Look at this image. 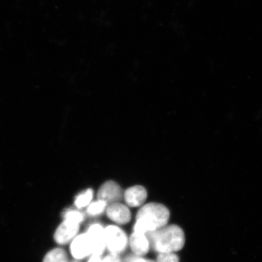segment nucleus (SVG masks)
<instances>
[{"mask_svg":"<svg viewBox=\"0 0 262 262\" xmlns=\"http://www.w3.org/2000/svg\"><path fill=\"white\" fill-rule=\"evenodd\" d=\"M150 247L160 253H174L184 247L185 237L183 229L178 225H166L147 234Z\"/></svg>","mask_w":262,"mask_h":262,"instance_id":"nucleus-1","label":"nucleus"},{"mask_svg":"<svg viewBox=\"0 0 262 262\" xmlns=\"http://www.w3.org/2000/svg\"><path fill=\"white\" fill-rule=\"evenodd\" d=\"M170 217L169 209L162 204L149 203L137 212L134 232L148 234L165 227Z\"/></svg>","mask_w":262,"mask_h":262,"instance_id":"nucleus-2","label":"nucleus"},{"mask_svg":"<svg viewBox=\"0 0 262 262\" xmlns=\"http://www.w3.org/2000/svg\"><path fill=\"white\" fill-rule=\"evenodd\" d=\"M106 248L110 253L120 254L125 251L129 243L127 235L120 227L109 225L104 228Z\"/></svg>","mask_w":262,"mask_h":262,"instance_id":"nucleus-3","label":"nucleus"},{"mask_svg":"<svg viewBox=\"0 0 262 262\" xmlns=\"http://www.w3.org/2000/svg\"><path fill=\"white\" fill-rule=\"evenodd\" d=\"M86 233L93 249L92 255L101 257L106 248L104 228L100 224H93L88 228Z\"/></svg>","mask_w":262,"mask_h":262,"instance_id":"nucleus-4","label":"nucleus"},{"mask_svg":"<svg viewBox=\"0 0 262 262\" xmlns=\"http://www.w3.org/2000/svg\"><path fill=\"white\" fill-rule=\"evenodd\" d=\"M97 198L107 204L119 203L122 199V191L120 186L114 181H107L101 185L98 190Z\"/></svg>","mask_w":262,"mask_h":262,"instance_id":"nucleus-5","label":"nucleus"},{"mask_svg":"<svg viewBox=\"0 0 262 262\" xmlns=\"http://www.w3.org/2000/svg\"><path fill=\"white\" fill-rule=\"evenodd\" d=\"M71 252L77 259H83L92 254L93 249L87 233L81 234L74 238L71 245Z\"/></svg>","mask_w":262,"mask_h":262,"instance_id":"nucleus-6","label":"nucleus"},{"mask_svg":"<svg viewBox=\"0 0 262 262\" xmlns=\"http://www.w3.org/2000/svg\"><path fill=\"white\" fill-rule=\"evenodd\" d=\"M79 229L80 224L64 220L55 231V240L58 244H67L76 236Z\"/></svg>","mask_w":262,"mask_h":262,"instance_id":"nucleus-7","label":"nucleus"},{"mask_svg":"<svg viewBox=\"0 0 262 262\" xmlns=\"http://www.w3.org/2000/svg\"><path fill=\"white\" fill-rule=\"evenodd\" d=\"M106 213L107 217L117 224H128L131 219V213L129 208L120 203L108 206Z\"/></svg>","mask_w":262,"mask_h":262,"instance_id":"nucleus-8","label":"nucleus"},{"mask_svg":"<svg viewBox=\"0 0 262 262\" xmlns=\"http://www.w3.org/2000/svg\"><path fill=\"white\" fill-rule=\"evenodd\" d=\"M129 244L133 253L139 257L144 256L147 254L150 247L147 235L137 232H134L130 235Z\"/></svg>","mask_w":262,"mask_h":262,"instance_id":"nucleus-9","label":"nucleus"},{"mask_svg":"<svg viewBox=\"0 0 262 262\" xmlns=\"http://www.w3.org/2000/svg\"><path fill=\"white\" fill-rule=\"evenodd\" d=\"M147 191L142 186L136 185L126 190L124 199L126 204L130 207H139L146 201Z\"/></svg>","mask_w":262,"mask_h":262,"instance_id":"nucleus-10","label":"nucleus"},{"mask_svg":"<svg viewBox=\"0 0 262 262\" xmlns=\"http://www.w3.org/2000/svg\"><path fill=\"white\" fill-rule=\"evenodd\" d=\"M43 262H68L67 254L62 249L55 248L46 255Z\"/></svg>","mask_w":262,"mask_h":262,"instance_id":"nucleus-11","label":"nucleus"},{"mask_svg":"<svg viewBox=\"0 0 262 262\" xmlns=\"http://www.w3.org/2000/svg\"><path fill=\"white\" fill-rule=\"evenodd\" d=\"M93 198V191L89 189L77 196L75 201V205L78 208L85 207L90 204Z\"/></svg>","mask_w":262,"mask_h":262,"instance_id":"nucleus-12","label":"nucleus"},{"mask_svg":"<svg viewBox=\"0 0 262 262\" xmlns=\"http://www.w3.org/2000/svg\"><path fill=\"white\" fill-rule=\"evenodd\" d=\"M106 206L107 204L105 202L98 200V201L92 203L88 206L87 212L88 214L92 215L100 214L105 209Z\"/></svg>","mask_w":262,"mask_h":262,"instance_id":"nucleus-13","label":"nucleus"},{"mask_svg":"<svg viewBox=\"0 0 262 262\" xmlns=\"http://www.w3.org/2000/svg\"><path fill=\"white\" fill-rule=\"evenodd\" d=\"M64 220L80 224L84 220V216L81 212L77 211H71L66 213Z\"/></svg>","mask_w":262,"mask_h":262,"instance_id":"nucleus-14","label":"nucleus"},{"mask_svg":"<svg viewBox=\"0 0 262 262\" xmlns=\"http://www.w3.org/2000/svg\"><path fill=\"white\" fill-rule=\"evenodd\" d=\"M157 262H179V258L175 253H160L157 256Z\"/></svg>","mask_w":262,"mask_h":262,"instance_id":"nucleus-15","label":"nucleus"},{"mask_svg":"<svg viewBox=\"0 0 262 262\" xmlns=\"http://www.w3.org/2000/svg\"><path fill=\"white\" fill-rule=\"evenodd\" d=\"M124 262H157V261L146 259L142 257L137 256L136 255H130L127 257Z\"/></svg>","mask_w":262,"mask_h":262,"instance_id":"nucleus-16","label":"nucleus"},{"mask_svg":"<svg viewBox=\"0 0 262 262\" xmlns=\"http://www.w3.org/2000/svg\"><path fill=\"white\" fill-rule=\"evenodd\" d=\"M103 262H122L119 254L110 253L103 258Z\"/></svg>","mask_w":262,"mask_h":262,"instance_id":"nucleus-17","label":"nucleus"},{"mask_svg":"<svg viewBox=\"0 0 262 262\" xmlns=\"http://www.w3.org/2000/svg\"><path fill=\"white\" fill-rule=\"evenodd\" d=\"M88 262H103V260L101 257L96 256V255H93Z\"/></svg>","mask_w":262,"mask_h":262,"instance_id":"nucleus-18","label":"nucleus"}]
</instances>
